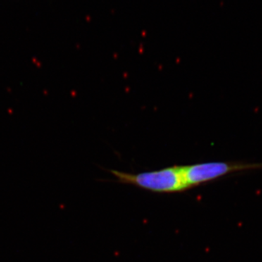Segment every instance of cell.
<instances>
[{
    "label": "cell",
    "instance_id": "1",
    "mask_svg": "<svg viewBox=\"0 0 262 262\" xmlns=\"http://www.w3.org/2000/svg\"><path fill=\"white\" fill-rule=\"evenodd\" d=\"M117 182L130 184L149 192L170 194L187 190L182 166L174 165L168 168L142 172L139 173H125L116 170H110Z\"/></svg>",
    "mask_w": 262,
    "mask_h": 262
},
{
    "label": "cell",
    "instance_id": "2",
    "mask_svg": "<svg viewBox=\"0 0 262 262\" xmlns=\"http://www.w3.org/2000/svg\"><path fill=\"white\" fill-rule=\"evenodd\" d=\"M187 189L225 177L227 174L262 168V163L239 162H208L182 165Z\"/></svg>",
    "mask_w": 262,
    "mask_h": 262
}]
</instances>
